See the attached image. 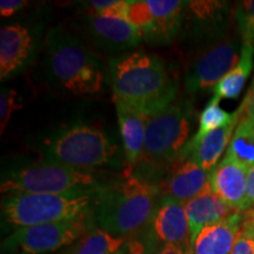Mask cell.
Instances as JSON below:
<instances>
[{"label": "cell", "instance_id": "cell-1", "mask_svg": "<svg viewBox=\"0 0 254 254\" xmlns=\"http://www.w3.org/2000/svg\"><path fill=\"white\" fill-rule=\"evenodd\" d=\"M114 99L145 117L178 99L179 80L163 58L144 51H131L109 59Z\"/></svg>", "mask_w": 254, "mask_h": 254}, {"label": "cell", "instance_id": "cell-2", "mask_svg": "<svg viewBox=\"0 0 254 254\" xmlns=\"http://www.w3.org/2000/svg\"><path fill=\"white\" fill-rule=\"evenodd\" d=\"M158 192V187L132 174L101 184L92 211L98 227L124 239L141 233L151 224Z\"/></svg>", "mask_w": 254, "mask_h": 254}, {"label": "cell", "instance_id": "cell-3", "mask_svg": "<svg viewBox=\"0 0 254 254\" xmlns=\"http://www.w3.org/2000/svg\"><path fill=\"white\" fill-rule=\"evenodd\" d=\"M45 69L50 81L72 95L103 91L105 66L86 44L63 25L50 28L44 43Z\"/></svg>", "mask_w": 254, "mask_h": 254}, {"label": "cell", "instance_id": "cell-4", "mask_svg": "<svg viewBox=\"0 0 254 254\" xmlns=\"http://www.w3.org/2000/svg\"><path fill=\"white\" fill-rule=\"evenodd\" d=\"M41 152L44 159L84 171L113 166L119 161L118 145L103 129L86 124L53 133L43 141Z\"/></svg>", "mask_w": 254, "mask_h": 254}, {"label": "cell", "instance_id": "cell-5", "mask_svg": "<svg viewBox=\"0 0 254 254\" xmlns=\"http://www.w3.org/2000/svg\"><path fill=\"white\" fill-rule=\"evenodd\" d=\"M101 184L92 171H84L44 159L9 168L1 176L2 194H69L92 193Z\"/></svg>", "mask_w": 254, "mask_h": 254}, {"label": "cell", "instance_id": "cell-6", "mask_svg": "<svg viewBox=\"0 0 254 254\" xmlns=\"http://www.w3.org/2000/svg\"><path fill=\"white\" fill-rule=\"evenodd\" d=\"M94 193L6 194L1 199L2 224L20 228L85 219L93 211Z\"/></svg>", "mask_w": 254, "mask_h": 254}, {"label": "cell", "instance_id": "cell-7", "mask_svg": "<svg viewBox=\"0 0 254 254\" xmlns=\"http://www.w3.org/2000/svg\"><path fill=\"white\" fill-rule=\"evenodd\" d=\"M192 124L193 106L184 98L146 117L142 160L153 166L173 165L192 139Z\"/></svg>", "mask_w": 254, "mask_h": 254}, {"label": "cell", "instance_id": "cell-8", "mask_svg": "<svg viewBox=\"0 0 254 254\" xmlns=\"http://www.w3.org/2000/svg\"><path fill=\"white\" fill-rule=\"evenodd\" d=\"M241 50L243 40L236 28L220 39L193 51L185 74V91L196 94L214 90L239 62Z\"/></svg>", "mask_w": 254, "mask_h": 254}, {"label": "cell", "instance_id": "cell-9", "mask_svg": "<svg viewBox=\"0 0 254 254\" xmlns=\"http://www.w3.org/2000/svg\"><path fill=\"white\" fill-rule=\"evenodd\" d=\"M85 219L15 228L1 241V254H49L73 245L87 232Z\"/></svg>", "mask_w": 254, "mask_h": 254}, {"label": "cell", "instance_id": "cell-10", "mask_svg": "<svg viewBox=\"0 0 254 254\" xmlns=\"http://www.w3.org/2000/svg\"><path fill=\"white\" fill-rule=\"evenodd\" d=\"M231 5L217 0L187 1L179 37L193 51L208 45L230 32Z\"/></svg>", "mask_w": 254, "mask_h": 254}, {"label": "cell", "instance_id": "cell-11", "mask_svg": "<svg viewBox=\"0 0 254 254\" xmlns=\"http://www.w3.org/2000/svg\"><path fill=\"white\" fill-rule=\"evenodd\" d=\"M43 25L12 21L0 27V79L7 80L23 73L34 62L41 45Z\"/></svg>", "mask_w": 254, "mask_h": 254}, {"label": "cell", "instance_id": "cell-12", "mask_svg": "<svg viewBox=\"0 0 254 254\" xmlns=\"http://www.w3.org/2000/svg\"><path fill=\"white\" fill-rule=\"evenodd\" d=\"M78 25L90 46L110 58L134 51L144 40L140 28L122 18L82 14Z\"/></svg>", "mask_w": 254, "mask_h": 254}, {"label": "cell", "instance_id": "cell-13", "mask_svg": "<svg viewBox=\"0 0 254 254\" xmlns=\"http://www.w3.org/2000/svg\"><path fill=\"white\" fill-rule=\"evenodd\" d=\"M245 103L243 101L240 106L233 112V117L230 123L207 133L198 141L190 140L178 159H190L205 171L211 172L220 163L219 160L222 153L227 151L233 133L236 131L241 117L245 113Z\"/></svg>", "mask_w": 254, "mask_h": 254}, {"label": "cell", "instance_id": "cell-14", "mask_svg": "<svg viewBox=\"0 0 254 254\" xmlns=\"http://www.w3.org/2000/svg\"><path fill=\"white\" fill-rule=\"evenodd\" d=\"M151 231L161 244H173L190 252V227L185 207L171 196L158 200L150 224Z\"/></svg>", "mask_w": 254, "mask_h": 254}, {"label": "cell", "instance_id": "cell-15", "mask_svg": "<svg viewBox=\"0 0 254 254\" xmlns=\"http://www.w3.org/2000/svg\"><path fill=\"white\" fill-rule=\"evenodd\" d=\"M249 170L230 154L209 172V186L234 211L243 212L247 193Z\"/></svg>", "mask_w": 254, "mask_h": 254}, {"label": "cell", "instance_id": "cell-16", "mask_svg": "<svg viewBox=\"0 0 254 254\" xmlns=\"http://www.w3.org/2000/svg\"><path fill=\"white\" fill-rule=\"evenodd\" d=\"M209 187V172L190 159H178L165 183L164 195L185 205Z\"/></svg>", "mask_w": 254, "mask_h": 254}, {"label": "cell", "instance_id": "cell-17", "mask_svg": "<svg viewBox=\"0 0 254 254\" xmlns=\"http://www.w3.org/2000/svg\"><path fill=\"white\" fill-rule=\"evenodd\" d=\"M190 227V249L204 228L218 224L234 214V211L209 187L204 193L184 205Z\"/></svg>", "mask_w": 254, "mask_h": 254}, {"label": "cell", "instance_id": "cell-18", "mask_svg": "<svg viewBox=\"0 0 254 254\" xmlns=\"http://www.w3.org/2000/svg\"><path fill=\"white\" fill-rule=\"evenodd\" d=\"M114 103L126 160L133 166L144 157L146 117L122 100L114 99Z\"/></svg>", "mask_w": 254, "mask_h": 254}, {"label": "cell", "instance_id": "cell-19", "mask_svg": "<svg viewBox=\"0 0 254 254\" xmlns=\"http://www.w3.org/2000/svg\"><path fill=\"white\" fill-rule=\"evenodd\" d=\"M243 222V213L234 214L202 230L189 254H230Z\"/></svg>", "mask_w": 254, "mask_h": 254}, {"label": "cell", "instance_id": "cell-20", "mask_svg": "<svg viewBox=\"0 0 254 254\" xmlns=\"http://www.w3.org/2000/svg\"><path fill=\"white\" fill-rule=\"evenodd\" d=\"M155 23L153 44H170L182 31L187 1L147 0Z\"/></svg>", "mask_w": 254, "mask_h": 254}, {"label": "cell", "instance_id": "cell-21", "mask_svg": "<svg viewBox=\"0 0 254 254\" xmlns=\"http://www.w3.org/2000/svg\"><path fill=\"white\" fill-rule=\"evenodd\" d=\"M254 66V47L243 44L239 62L222 78L213 90V98L221 99H238L245 87L246 81Z\"/></svg>", "mask_w": 254, "mask_h": 254}, {"label": "cell", "instance_id": "cell-22", "mask_svg": "<svg viewBox=\"0 0 254 254\" xmlns=\"http://www.w3.org/2000/svg\"><path fill=\"white\" fill-rule=\"evenodd\" d=\"M127 239L111 236L99 227L87 230L66 254H120Z\"/></svg>", "mask_w": 254, "mask_h": 254}, {"label": "cell", "instance_id": "cell-23", "mask_svg": "<svg viewBox=\"0 0 254 254\" xmlns=\"http://www.w3.org/2000/svg\"><path fill=\"white\" fill-rule=\"evenodd\" d=\"M226 154L233 157L249 171L254 167V124L245 113L233 133Z\"/></svg>", "mask_w": 254, "mask_h": 254}, {"label": "cell", "instance_id": "cell-24", "mask_svg": "<svg viewBox=\"0 0 254 254\" xmlns=\"http://www.w3.org/2000/svg\"><path fill=\"white\" fill-rule=\"evenodd\" d=\"M220 100L212 98L206 105L205 109L199 116V126L198 131L192 136L190 141H198L207 133L214 131L219 127L225 126L231 122L233 112H226L224 109L219 106Z\"/></svg>", "mask_w": 254, "mask_h": 254}, {"label": "cell", "instance_id": "cell-25", "mask_svg": "<svg viewBox=\"0 0 254 254\" xmlns=\"http://www.w3.org/2000/svg\"><path fill=\"white\" fill-rule=\"evenodd\" d=\"M126 20L140 28L144 40L153 44L155 36V23L150 6L144 0H128Z\"/></svg>", "mask_w": 254, "mask_h": 254}, {"label": "cell", "instance_id": "cell-26", "mask_svg": "<svg viewBox=\"0 0 254 254\" xmlns=\"http://www.w3.org/2000/svg\"><path fill=\"white\" fill-rule=\"evenodd\" d=\"M233 18L243 44L254 47V0L238 2Z\"/></svg>", "mask_w": 254, "mask_h": 254}, {"label": "cell", "instance_id": "cell-27", "mask_svg": "<svg viewBox=\"0 0 254 254\" xmlns=\"http://www.w3.org/2000/svg\"><path fill=\"white\" fill-rule=\"evenodd\" d=\"M80 6L84 8L82 14L122 18L126 20L128 0H90L80 2Z\"/></svg>", "mask_w": 254, "mask_h": 254}, {"label": "cell", "instance_id": "cell-28", "mask_svg": "<svg viewBox=\"0 0 254 254\" xmlns=\"http://www.w3.org/2000/svg\"><path fill=\"white\" fill-rule=\"evenodd\" d=\"M159 246L158 239L148 226L141 233L127 239L120 254H157Z\"/></svg>", "mask_w": 254, "mask_h": 254}, {"label": "cell", "instance_id": "cell-29", "mask_svg": "<svg viewBox=\"0 0 254 254\" xmlns=\"http://www.w3.org/2000/svg\"><path fill=\"white\" fill-rule=\"evenodd\" d=\"M241 213L243 222L230 254H254V218L247 212Z\"/></svg>", "mask_w": 254, "mask_h": 254}, {"label": "cell", "instance_id": "cell-30", "mask_svg": "<svg viewBox=\"0 0 254 254\" xmlns=\"http://www.w3.org/2000/svg\"><path fill=\"white\" fill-rule=\"evenodd\" d=\"M19 107H20V105L18 104L17 92L11 90V88L2 87L1 94H0V127H1V133H4L8 120L11 119L12 114Z\"/></svg>", "mask_w": 254, "mask_h": 254}, {"label": "cell", "instance_id": "cell-31", "mask_svg": "<svg viewBox=\"0 0 254 254\" xmlns=\"http://www.w3.org/2000/svg\"><path fill=\"white\" fill-rule=\"evenodd\" d=\"M30 1L26 0H1L0 1V14L1 18L13 17L19 12L30 7Z\"/></svg>", "mask_w": 254, "mask_h": 254}, {"label": "cell", "instance_id": "cell-32", "mask_svg": "<svg viewBox=\"0 0 254 254\" xmlns=\"http://www.w3.org/2000/svg\"><path fill=\"white\" fill-rule=\"evenodd\" d=\"M254 207V167L249 171V179H247V193L245 205H244V211Z\"/></svg>", "mask_w": 254, "mask_h": 254}, {"label": "cell", "instance_id": "cell-33", "mask_svg": "<svg viewBox=\"0 0 254 254\" xmlns=\"http://www.w3.org/2000/svg\"><path fill=\"white\" fill-rule=\"evenodd\" d=\"M243 101L245 103V106H246L245 116L254 124V78H253L252 85H251L250 87V91L247 92L246 97L244 98Z\"/></svg>", "mask_w": 254, "mask_h": 254}, {"label": "cell", "instance_id": "cell-34", "mask_svg": "<svg viewBox=\"0 0 254 254\" xmlns=\"http://www.w3.org/2000/svg\"><path fill=\"white\" fill-rule=\"evenodd\" d=\"M157 254H189L185 250L180 246L173 245V244H161L159 246Z\"/></svg>", "mask_w": 254, "mask_h": 254}, {"label": "cell", "instance_id": "cell-35", "mask_svg": "<svg viewBox=\"0 0 254 254\" xmlns=\"http://www.w3.org/2000/svg\"><path fill=\"white\" fill-rule=\"evenodd\" d=\"M245 212H247V213L251 214V215H252V217L254 218V207L250 208V209H247V211H245Z\"/></svg>", "mask_w": 254, "mask_h": 254}]
</instances>
